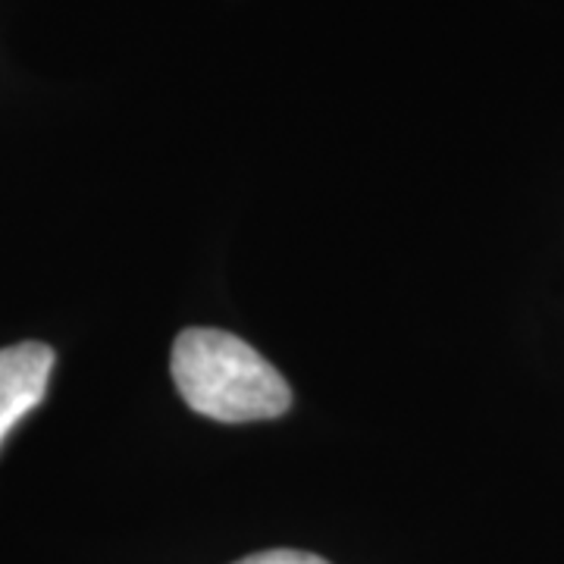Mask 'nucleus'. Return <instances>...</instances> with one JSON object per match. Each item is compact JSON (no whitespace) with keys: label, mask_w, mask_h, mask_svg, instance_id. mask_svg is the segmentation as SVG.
<instances>
[{"label":"nucleus","mask_w":564,"mask_h":564,"mask_svg":"<svg viewBox=\"0 0 564 564\" xmlns=\"http://www.w3.org/2000/svg\"><path fill=\"white\" fill-rule=\"evenodd\" d=\"M170 370L182 402L210 421H273L292 408V389L280 370L226 329H182Z\"/></svg>","instance_id":"nucleus-1"},{"label":"nucleus","mask_w":564,"mask_h":564,"mask_svg":"<svg viewBox=\"0 0 564 564\" xmlns=\"http://www.w3.org/2000/svg\"><path fill=\"white\" fill-rule=\"evenodd\" d=\"M54 370V348L44 343H20L0 348V445L10 430L35 411L47 392Z\"/></svg>","instance_id":"nucleus-2"},{"label":"nucleus","mask_w":564,"mask_h":564,"mask_svg":"<svg viewBox=\"0 0 564 564\" xmlns=\"http://www.w3.org/2000/svg\"><path fill=\"white\" fill-rule=\"evenodd\" d=\"M236 564H329L321 555L311 552H299V549H270V552H254L242 562Z\"/></svg>","instance_id":"nucleus-3"}]
</instances>
